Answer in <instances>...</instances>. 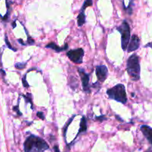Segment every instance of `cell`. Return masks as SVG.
Returning <instances> with one entry per match:
<instances>
[{
  "mask_svg": "<svg viewBox=\"0 0 152 152\" xmlns=\"http://www.w3.org/2000/svg\"><path fill=\"white\" fill-rule=\"evenodd\" d=\"M49 148L47 142L35 135L28 137L24 143L25 152H44Z\"/></svg>",
  "mask_w": 152,
  "mask_h": 152,
  "instance_id": "obj_1",
  "label": "cell"
},
{
  "mask_svg": "<svg viewBox=\"0 0 152 152\" xmlns=\"http://www.w3.org/2000/svg\"><path fill=\"white\" fill-rule=\"evenodd\" d=\"M127 72L133 81H137L140 77V65L138 56L133 54L127 61Z\"/></svg>",
  "mask_w": 152,
  "mask_h": 152,
  "instance_id": "obj_2",
  "label": "cell"
},
{
  "mask_svg": "<svg viewBox=\"0 0 152 152\" xmlns=\"http://www.w3.org/2000/svg\"><path fill=\"white\" fill-rule=\"evenodd\" d=\"M107 94L110 99H112L119 102L123 104H126L127 102L126 88L122 84H118L107 90Z\"/></svg>",
  "mask_w": 152,
  "mask_h": 152,
  "instance_id": "obj_3",
  "label": "cell"
},
{
  "mask_svg": "<svg viewBox=\"0 0 152 152\" xmlns=\"http://www.w3.org/2000/svg\"><path fill=\"white\" fill-rule=\"evenodd\" d=\"M119 32L121 34V45L123 50H126L129 46V40H130L131 30L129 23L126 20L123 21L122 25L117 28Z\"/></svg>",
  "mask_w": 152,
  "mask_h": 152,
  "instance_id": "obj_4",
  "label": "cell"
},
{
  "mask_svg": "<svg viewBox=\"0 0 152 152\" xmlns=\"http://www.w3.org/2000/svg\"><path fill=\"white\" fill-rule=\"evenodd\" d=\"M67 56L73 62L77 64L83 63L84 50L83 48H77L75 50H71L68 51Z\"/></svg>",
  "mask_w": 152,
  "mask_h": 152,
  "instance_id": "obj_5",
  "label": "cell"
},
{
  "mask_svg": "<svg viewBox=\"0 0 152 152\" xmlns=\"http://www.w3.org/2000/svg\"><path fill=\"white\" fill-rule=\"evenodd\" d=\"M96 75L100 83H103L108 76V68L105 65H99L96 67Z\"/></svg>",
  "mask_w": 152,
  "mask_h": 152,
  "instance_id": "obj_6",
  "label": "cell"
},
{
  "mask_svg": "<svg viewBox=\"0 0 152 152\" xmlns=\"http://www.w3.org/2000/svg\"><path fill=\"white\" fill-rule=\"evenodd\" d=\"M140 42L139 37L136 34L132 36L130 43H129V46H128V52L131 53V52H133L134 50H137L140 47Z\"/></svg>",
  "mask_w": 152,
  "mask_h": 152,
  "instance_id": "obj_7",
  "label": "cell"
},
{
  "mask_svg": "<svg viewBox=\"0 0 152 152\" xmlns=\"http://www.w3.org/2000/svg\"><path fill=\"white\" fill-rule=\"evenodd\" d=\"M79 74H80V78H81L83 87L85 91L90 92L89 91V76L81 68H79Z\"/></svg>",
  "mask_w": 152,
  "mask_h": 152,
  "instance_id": "obj_8",
  "label": "cell"
},
{
  "mask_svg": "<svg viewBox=\"0 0 152 152\" xmlns=\"http://www.w3.org/2000/svg\"><path fill=\"white\" fill-rule=\"evenodd\" d=\"M141 132L144 134V136L146 137L148 142L152 145V128L148 126H142L140 128Z\"/></svg>",
  "mask_w": 152,
  "mask_h": 152,
  "instance_id": "obj_9",
  "label": "cell"
},
{
  "mask_svg": "<svg viewBox=\"0 0 152 152\" xmlns=\"http://www.w3.org/2000/svg\"><path fill=\"white\" fill-rule=\"evenodd\" d=\"M68 43H65V45L63 46V47H59V46L56 45L55 43L50 42L49 43V44H48L47 45L45 46V48H51L53 49V50H55L56 53H59V52L62 51V50H66V49L68 48Z\"/></svg>",
  "mask_w": 152,
  "mask_h": 152,
  "instance_id": "obj_10",
  "label": "cell"
},
{
  "mask_svg": "<svg viewBox=\"0 0 152 152\" xmlns=\"http://www.w3.org/2000/svg\"><path fill=\"white\" fill-rule=\"evenodd\" d=\"M86 130H87V122H86V117H83L81 119V121H80V128L78 132V134H77V136L79 135V134L86 132Z\"/></svg>",
  "mask_w": 152,
  "mask_h": 152,
  "instance_id": "obj_11",
  "label": "cell"
},
{
  "mask_svg": "<svg viewBox=\"0 0 152 152\" xmlns=\"http://www.w3.org/2000/svg\"><path fill=\"white\" fill-rule=\"evenodd\" d=\"M86 22V15H85L84 11H82L80 13V14L77 16V24L78 26H83Z\"/></svg>",
  "mask_w": 152,
  "mask_h": 152,
  "instance_id": "obj_12",
  "label": "cell"
},
{
  "mask_svg": "<svg viewBox=\"0 0 152 152\" xmlns=\"http://www.w3.org/2000/svg\"><path fill=\"white\" fill-rule=\"evenodd\" d=\"M92 4H93V1H92V0H86L84 4H83V7H82L81 10L82 11H85L86 7H89V6H91Z\"/></svg>",
  "mask_w": 152,
  "mask_h": 152,
  "instance_id": "obj_13",
  "label": "cell"
},
{
  "mask_svg": "<svg viewBox=\"0 0 152 152\" xmlns=\"http://www.w3.org/2000/svg\"><path fill=\"white\" fill-rule=\"evenodd\" d=\"M74 116L73 117H71V119H70L69 121L66 123V126H65V128H64V137H65V139H66V138H65V135H66L67 129H68V126H69L70 123H71V122H72V120H74Z\"/></svg>",
  "mask_w": 152,
  "mask_h": 152,
  "instance_id": "obj_14",
  "label": "cell"
},
{
  "mask_svg": "<svg viewBox=\"0 0 152 152\" xmlns=\"http://www.w3.org/2000/svg\"><path fill=\"white\" fill-rule=\"evenodd\" d=\"M25 66H26V63H16L15 65V67L19 70H22L25 68Z\"/></svg>",
  "mask_w": 152,
  "mask_h": 152,
  "instance_id": "obj_15",
  "label": "cell"
},
{
  "mask_svg": "<svg viewBox=\"0 0 152 152\" xmlns=\"http://www.w3.org/2000/svg\"><path fill=\"white\" fill-rule=\"evenodd\" d=\"M22 84H23V86L25 88L29 87V84H28L26 80V74H25V75L23 77V78H22Z\"/></svg>",
  "mask_w": 152,
  "mask_h": 152,
  "instance_id": "obj_16",
  "label": "cell"
},
{
  "mask_svg": "<svg viewBox=\"0 0 152 152\" xmlns=\"http://www.w3.org/2000/svg\"><path fill=\"white\" fill-rule=\"evenodd\" d=\"M28 94V96H25V95H23V97L25 98V99H26L27 102H30V103H31V107H32L33 104H32V101H31V98H29V96H31V94ZM32 108H33V107H32Z\"/></svg>",
  "mask_w": 152,
  "mask_h": 152,
  "instance_id": "obj_17",
  "label": "cell"
},
{
  "mask_svg": "<svg viewBox=\"0 0 152 152\" xmlns=\"http://www.w3.org/2000/svg\"><path fill=\"white\" fill-rule=\"evenodd\" d=\"M5 43H6V45H7V47L9 48L10 49H11V50H14V51H16V49H14V48H12V46H11V45L10 44V42H9V41H8V39H7V36H5Z\"/></svg>",
  "mask_w": 152,
  "mask_h": 152,
  "instance_id": "obj_18",
  "label": "cell"
},
{
  "mask_svg": "<svg viewBox=\"0 0 152 152\" xmlns=\"http://www.w3.org/2000/svg\"><path fill=\"white\" fill-rule=\"evenodd\" d=\"M28 43L29 44V45H34L35 42H34V40L31 37L28 36Z\"/></svg>",
  "mask_w": 152,
  "mask_h": 152,
  "instance_id": "obj_19",
  "label": "cell"
},
{
  "mask_svg": "<svg viewBox=\"0 0 152 152\" xmlns=\"http://www.w3.org/2000/svg\"><path fill=\"white\" fill-rule=\"evenodd\" d=\"M37 116L39 117V118L42 119V120H45V116H44V114H43V113L41 112V111H39V112H37Z\"/></svg>",
  "mask_w": 152,
  "mask_h": 152,
  "instance_id": "obj_20",
  "label": "cell"
},
{
  "mask_svg": "<svg viewBox=\"0 0 152 152\" xmlns=\"http://www.w3.org/2000/svg\"><path fill=\"white\" fill-rule=\"evenodd\" d=\"M96 120H99V121H100V122H102V120H106V118H105V115H102V116H100V117H96Z\"/></svg>",
  "mask_w": 152,
  "mask_h": 152,
  "instance_id": "obj_21",
  "label": "cell"
},
{
  "mask_svg": "<svg viewBox=\"0 0 152 152\" xmlns=\"http://www.w3.org/2000/svg\"><path fill=\"white\" fill-rule=\"evenodd\" d=\"M13 110H14V111H16V112L18 113V114H19V115H22V114H21L20 113V111H19V105H16V107H14V108H13Z\"/></svg>",
  "mask_w": 152,
  "mask_h": 152,
  "instance_id": "obj_22",
  "label": "cell"
},
{
  "mask_svg": "<svg viewBox=\"0 0 152 152\" xmlns=\"http://www.w3.org/2000/svg\"><path fill=\"white\" fill-rule=\"evenodd\" d=\"M53 149H54L55 152H60V151H59V148H58V146H56V145H55V146L53 147Z\"/></svg>",
  "mask_w": 152,
  "mask_h": 152,
  "instance_id": "obj_23",
  "label": "cell"
},
{
  "mask_svg": "<svg viewBox=\"0 0 152 152\" xmlns=\"http://www.w3.org/2000/svg\"><path fill=\"white\" fill-rule=\"evenodd\" d=\"M145 48H147V47H149V48H152V42H149V43H148V44L147 45H145Z\"/></svg>",
  "mask_w": 152,
  "mask_h": 152,
  "instance_id": "obj_24",
  "label": "cell"
},
{
  "mask_svg": "<svg viewBox=\"0 0 152 152\" xmlns=\"http://www.w3.org/2000/svg\"><path fill=\"white\" fill-rule=\"evenodd\" d=\"M18 41H19V42L21 43V44H22V45H25V44L23 42H22V40L21 39H18Z\"/></svg>",
  "mask_w": 152,
  "mask_h": 152,
  "instance_id": "obj_25",
  "label": "cell"
},
{
  "mask_svg": "<svg viewBox=\"0 0 152 152\" xmlns=\"http://www.w3.org/2000/svg\"><path fill=\"white\" fill-rule=\"evenodd\" d=\"M116 117H117V120H120V122H123V120H122V119H120V117H119V116L116 115Z\"/></svg>",
  "mask_w": 152,
  "mask_h": 152,
  "instance_id": "obj_26",
  "label": "cell"
},
{
  "mask_svg": "<svg viewBox=\"0 0 152 152\" xmlns=\"http://www.w3.org/2000/svg\"><path fill=\"white\" fill-rule=\"evenodd\" d=\"M146 152H152V151H146Z\"/></svg>",
  "mask_w": 152,
  "mask_h": 152,
  "instance_id": "obj_27",
  "label": "cell"
}]
</instances>
